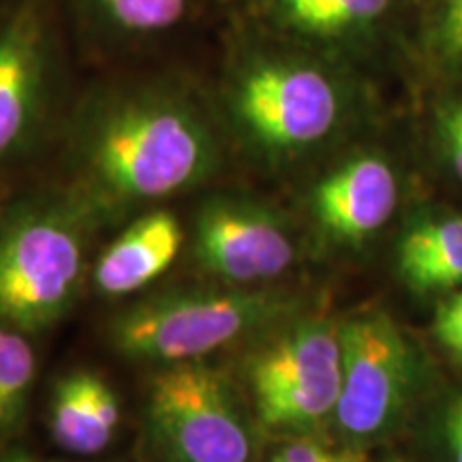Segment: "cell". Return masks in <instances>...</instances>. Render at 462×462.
I'll return each mask as SVG.
<instances>
[{
	"label": "cell",
	"mask_w": 462,
	"mask_h": 462,
	"mask_svg": "<svg viewBox=\"0 0 462 462\" xmlns=\"http://www.w3.org/2000/svg\"><path fill=\"white\" fill-rule=\"evenodd\" d=\"M54 143V184L95 227L208 189L234 159L210 86L176 67L95 79Z\"/></svg>",
	"instance_id": "obj_1"
},
{
	"label": "cell",
	"mask_w": 462,
	"mask_h": 462,
	"mask_svg": "<svg viewBox=\"0 0 462 462\" xmlns=\"http://www.w3.org/2000/svg\"><path fill=\"white\" fill-rule=\"evenodd\" d=\"M210 84L231 154L281 170L337 142L356 112L345 60L255 24L231 7Z\"/></svg>",
	"instance_id": "obj_2"
},
{
	"label": "cell",
	"mask_w": 462,
	"mask_h": 462,
	"mask_svg": "<svg viewBox=\"0 0 462 462\" xmlns=\"http://www.w3.org/2000/svg\"><path fill=\"white\" fill-rule=\"evenodd\" d=\"M296 310V300L270 287H173L126 306L109 323L107 334L120 356L170 366L255 340L298 317Z\"/></svg>",
	"instance_id": "obj_3"
},
{
	"label": "cell",
	"mask_w": 462,
	"mask_h": 462,
	"mask_svg": "<svg viewBox=\"0 0 462 462\" xmlns=\"http://www.w3.org/2000/svg\"><path fill=\"white\" fill-rule=\"evenodd\" d=\"M90 218L62 193L15 199L0 212V321L34 334L65 317L86 276Z\"/></svg>",
	"instance_id": "obj_4"
},
{
	"label": "cell",
	"mask_w": 462,
	"mask_h": 462,
	"mask_svg": "<svg viewBox=\"0 0 462 462\" xmlns=\"http://www.w3.org/2000/svg\"><path fill=\"white\" fill-rule=\"evenodd\" d=\"M71 45L56 0H0V176L56 142Z\"/></svg>",
	"instance_id": "obj_5"
},
{
	"label": "cell",
	"mask_w": 462,
	"mask_h": 462,
	"mask_svg": "<svg viewBox=\"0 0 462 462\" xmlns=\"http://www.w3.org/2000/svg\"><path fill=\"white\" fill-rule=\"evenodd\" d=\"M238 381L206 360L161 366L150 379L143 446L152 462H253L257 420Z\"/></svg>",
	"instance_id": "obj_6"
},
{
	"label": "cell",
	"mask_w": 462,
	"mask_h": 462,
	"mask_svg": "<svg viewBox=\"0 0 462 462\" xmlns=\"http://www.w3.org/2000/svg\"><path fill=\"white\" fill-rule=\"evenodd\" d=\"M240 381L259 429L315 435L334 420L343 383L338 323L293 317L273 328L242 357Z\"/></svg>",
	"instance_id": "obj_7"
},
{
	"label": "cell",
	"mask_w": 462,
	"mask_h": 462,
	"mask_svg": "<svg viewBox=\"0 0 462 462\" xmlns=\"http://www.w3.org/2000/svg\"><path fill=\"white\" fill-rule=\"evenodd\" d=\"M343 383L334 424L346 446L366 448L390 437L418 396L421 357L394 317L381 309L338 323Z\"/></svg>",
	"instance_id": "obj_8"
},
{
	"label": "cell",
	"mask_w": 462,
	"mask_h": 462,
	"mask_svg": "<svg viewBox=\"0 0 462 462\" xmlns=\"http://www.w3.org/2000/svg\"><path fill=\"white\" fill-rule=\"evenodd\" d=\"M193 262L227 285L263 287L293 268L296 240L268 201L223 189L206 195L193 217Z\"/></svg>",
	"instance_id": "obj_9"
},
{
	"label": "cell",
	"mask_w": 462,
	"mask_h": 462,
	"mask_svg": "<svg viewBox=\"0 0 462 462\" xmlns=\"http://www.w3.org/2000/svg\"><path fill=\"white\" fill-rule=\"evenodd\" d=\"M71 43L101 65L157 54L212 20H225L236 0H56Z\"/></svg>",
	"instance_id": "obj_10"
},
{
	"label": "cell",
	"mask_w": 462,
	"mask_h": 462,
	"mask_svg": "<svg viewBox=\"0 0 462 462\" xmlns=\"http://www.w3.org/2000/svg\"><path fill=\"white\" fill-rule=\"evenodd\" d=\"M398 173L383 152L360 148L328 167L309 190L317 227L338 246H360L394 217Z\"/></svg>",
	"instance_id": "obj_11"
},
{
	"label": "cell",
	"mask_w": 462,
	"mask_h": 462,
	"mask_svg": "<svg viewBox=\"0 0 462 462\" xmlns=\"http://www.w3.org/2000/svg\"><path fill=\"white\" fill-rule=\"evenodd\" d=\"M394 0H236L234 7L281 37L345 60L371 42Z\"/></svg>",
	"instance_id": "obj_12"
},
{
	"label": "cell",
	"mask_w": 462,
	"mask_h": 462,
	"mask_svg": "<svg viewBox=\"0 0 462 462\" xmlns=\"http://www.w3.org/2000/svg\"><path fill=\"white\" fill-rule=\"evenodd\" d=\"M182 242V225L173 212L143 210L97 259L92 285L103 298L133 296L171 268Z\"/></svg>",
	"instance_id": "obj_13"
},
{
	"label": "cell",
	"mask_w": 462,
	"mask_h": 462,
	"mask_svg": "<svg viewBox=\"0 0 462 462\" xmlns=\"http://www.w3.org/2000/svg\"><path fill=\"white\" fill-rule=\"evenodd\" d=\"M120 420V398L101 374L73 371L56 381L50 432L58 448L78 456L101 454L118 435Z\"/></svg>",
	"instance_id": "obj_14"
},
{
	"label": "cell",
	"mask_w": 462,
	"mask_h": 462,
	"mask_svg": "<svg viewBox=\"0 0 462 462\" xmlns=\"http://www.w3.org/2000/svg\"><path fill=\"white\" fill-rule=\"evenodd\" d=\"M396 270L418 293L462 289V215L432 212L413 218L398 238Z\"/></svg>",
	"instance_id": "obj_15"
},
{
	"label": "cell",
	"mask_w": 462,
	"mask_h": 462,
	"mask_svg": "<svg viewBox=\"0 0 462 462\" xmlns=\"http://www.w3.org/2000/svg\"><path fill=\"white\" fill-rule=\"evenodd\" d=\"M37 377V356L26 332L0 321V439L24 424Z\"/></svg>",
	"instance_id": "obj_16"
},
{
	"label": "cell",
	"mask_w": 462,
	"mask_h": 462,
	"mask_svg": "<svg viewBox=\"0 0 462 462\" xmlns=\"http://www.w3.org/2000/svg\"><path fill=\"white\" fill-rule=\"evenodd\" d=\"M432 334L439 346L462 366V289L448 293L437 304Z\"/></svg>",
	"instance_id": "obj_17"
},
{
	"label": "cell",
	"mask_w": 462,
	"mask_h": 462,
	"mask_svg": "<svg viewBox=\"0 0 462 462\" xmlns=\"http://www.w3.org/2000/svg\"><path fill=\"white\" fill-rule=\"evenodd\" d=\"M435 43L448 60L462 65V0H441L435 17Z\"/></svg>",
	"instance_id": "obj_18"
},
{
	"label": "cell",
	"mask_w": 462,
	"mask_h": 462,
	"mask_svg": "<svg viewBox=\"0 0 462 462\" xmlns=\"http://www.w3.org/2000/svg\"><path fill=\"white\" fill-rule=\"evenodd\" d=\"M437 135L448 165L462 180V99L449 101L437 114Z\"/></svg>",
	"instance_id": "obj_19"
},
{
	"label": "cell",
	"mask_w": 462,
	"mask_h": 462,
	"mask_svg": "<svg viewBox=\"0 0 462 462\" xmlns=\"http://www.w3.org/2000/svg\"><path fill=\"white\" fill-rule=\"evenodd\" d=\"M337 448L328 446L315 435L287 437L274 449L268 462H332Z\"/></svg>",
	"instance_id": "obj_20"
},
{
	"label": "cell",
	"mask_w": 462,
	"mask_h": 462,
	"mask_svg": "<svg viewBox=\"0 0 462 462\" xmlns=\"http://www.w3.org/2000/svg\"><path fill=\"white\" fill-rule=\"evenodd\" d=\"M443 443L449 462H462V394L454 396V401L443 413Z\"/></svg>",
	"instance_id": "obj_21"
},
{
	"label": "cell",
	"mask_w": 462,
	"mask_h": 462,
	"mask_svg": "<svg viewBox=\"0 0 462 462\" xmlns=\"http://www.w3.org/2000/svg\"><path fill=\"white\" fill-rule=\"evenodd\" d=\"M332 462H368V454L364 448L346 446L343 449H337Z\"/></svg>",
	"instance_id": "obj_22"
},
{
	"label": "cell",
	"mask_w": 462,
	"mask_h": 462,
	"mask_svg": "<svg viewBox=\"0 0 462 462\" xmlns=\"http://www.w3.org/2000/svg\"><path fill=\"white\" fill-rule=\"evenodd\" d=\"M0 462H65V460H42V458H32V456H26V454H9Z\"/></svg>",
	"instance_id": "obj_23"
},
{
	"label": "cell",
	"mask_w": 462,
	"mask_h": 462,
	"mask_svg": "<svg viewBox=\"0 0 462 462\" xmlns=\"http://www.w3.org/2000/svg\"><path fill=\"white\" fill-rule=\"evenodd\" d=\"M388 462H404V460H401V458H392V460H388Z\"/></svg>",
	"instance_id": "obj_24"
}]
</instances>
